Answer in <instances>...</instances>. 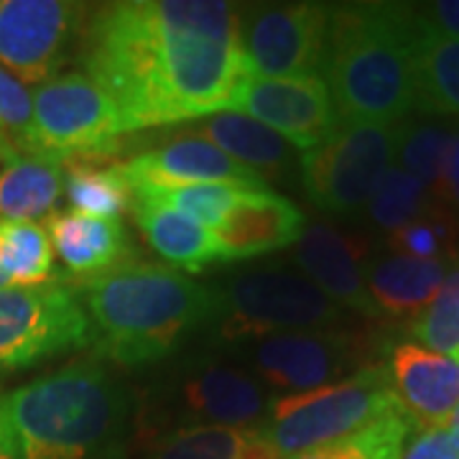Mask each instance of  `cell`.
Segmentation results:
<instances>
[{
  "label": "cell",
  "instance_id": "cell-1",
  "mask_svg": "<svg viewBox=\"0 0 459 459\" xmlns=\"http://www.w3.org/2000/svg\"><path fill=\"white\" fill-rule=\"evenodd\" d=\"M82 65L126 133L225 113L250 74L240 11L214 0L102 5L84 31Z\"/></svg>",
  "mask_w": 459,
  "mask_h": 459
},
{
  "label": "cell",
  "instance_id": "cell-2",
  "mask_svg": "<svg viewBox=\"0 0 459 459\" xmlns=\"http://www.w3.org/2000/svg\"><path fill=\"white\" fill-rule=\"evenodd\" d=\"M82 304L100 355L126 368L169 358L222 309L220 291L177 268L133 258L84 281Z\"/></svg>",
  "mask_w": 459,
  "mask_h": 459
},
{
  "label": "cell",
  "instance_id": "cell-3",
  "mask_svg": "<svg viewBox=\"0 0 459 459\" xmlns=\"http://www.w3.org/2000/svg\"><path fill=\"white\" fill-rule=\"evenodd\" d=\"M416 5H329L322 69L340 120L395 126L416 108Z\"/></svg>",
  "mask_w": 459,
  "mask_h": 459
},
{
  "label": "cell",
  "instance_id": "cell-4",
  "mask_svg": "<svg viewBox=\"0 0 459 459\" xmlns=\"http://www.w3.org/2000/svg\"><path fill=\"white\" fill-rule=\"evenodd\" d=\"M26 459H120L131 395L98 360H80L3 395Z\"/></svg>",
  "mask_w": 459,
  "mask_h": 459
},
{
  "label": "cell",
  "instance_id": "cell-5",
  "mask_svg": "<svg viewBox=\"0 0 459 459\" xmlns=\"http://www.w3.org/2000/svg\"><path fill=\"white\" fill-rule=\"evenodd\" d=\"M398 409L385 362H373L350 377L307 394H286L268 403L261 427L265 442L289 459L352 437L388 411Z\"/></svg>",
  "mask_w": 459,
  "mask_h": 459
},
{
  "label": "cell",
  "instance_id": "cell-6",
  "mask_svg": "<svg viewBox=\"0 0 459 459\" xmlns=\"http://www.w3.org/2000/svg\"><path fill=\"white\" fill-rule=\"evenodd\" d=\"M220 337L225 342L273 337L283 332L332 329L342 325L344 309L304 273L265 265L230 281L220 291Z\"/></svg>",
  "mask_w": 459,
  "mask_h": 459
},
{
  "label": "cell",
  "instance_id": "cell-7",
  "mask_svg": "<svg viewBox=\"0 0 459 459\" xmlns=\"http://www.w3.org/2000/svg\"><path fill=\"white\" fill-rule=\"evenodd\" d=\"M120 135L126 131L113 100L87 74H56L36 90L29 153L95 164L113 156Z\"/></svg>",
  "mask_w": 459,
  "mask_h": 459
},
{
  "label": "cell",
  "instance_id": "cell-8",
  "mask_svg": "<svg viewBox=\"0 0 459 459\" xmlns=\"http://www.w3.org/2000/svg\"><path fill=\"white\" fill-rule=\"evenodd\" d=\"M398 123L340 120L337 128L301 156V184L316 210L350 214L368 207L380 177L394 166Z\"/></svg>",
  "mask_w": 459,
  "mask_h": 459
},
{
  "label": "cell",
  "instance_id": "cell-9",
  "mask_svg": "<svg viewBox=\"0 0 459 459\" xmlns=\"http://www.w3.org/2000/svg\"><path fill=\"white\" fill-rule=\"evenodd\" d=\"M92 327L82 296L65 283L0 289V373L82 350Z\"/></svg>",
  "mask_w": 459,
  "mask_h": 459
},
{
  "label": "cell",
  "instance_id": "cell-10",
  "mask_svg": "<svg viewBox=\"0 0 459 459\" xmlns=\"http://www.w3.org/2000/svg\"><path fill=\"white\" fill-rule=\"evenodd\" d=\"M329 5L283 3L240 13V49L255 77L316 74L325 59Z\"/></svg>",
  "mask_w": 459,
  "mask_h": 459
},
{
  "label": "cell",
  "instance_id": "cell-11",
  "mask_svg": "<svg viewBox=\"0 0 459 459\" xmlns=\"http://www.w3.org/2000/svg\"><path fill=\"white\" fill-rule=\"evenodd\" d=\"M368 355L365 340L352 332L307 329L261 340L253 352V365L268 385L289 394H307L373 365Z\"/></svg>",
  "mask_w": 459,
  "mask_h": 459
},
{
  "label": "cell",
  "instance_id": "cell-12",
  "mask_svg": "<svg viewBox=\"0 0 459 459\" xmlns=\"http://www.w3.org/2000/svg\"><path fill=\"white\" fill-rule=\"evenodd\" d=\"M82 3L65 0H3L0 3V66L23 84L56 77L66 49L80 31Z\"/></svg>",
  "mask_w": 459,
  "mask_h": 459
},
{
  "label": "cell",
  "instance_id": "cell-13",
  "mask_svg": "<svg viewBox=\"0 0 459 459\" xmlns=\"http://www.w3.org/2000/svg\"><path fill=\"white\" fill-rule=\"evenodd\" d=\"M225 113L247 115L301 151H312L319 146L340 123L327 82L319 74H301V77L247 74L238 84Z\"/></svg>",
  "mask_w": 459,
  "mask_h": 459
},
{
  "label": "cell",
  "instance_id": "cell-14",
  "mask_svg": "<svg viewBox=\"0 0 459 459\" xmlns=\"http://www.w3.org/2000/svg\"><path fill=\"white\" fill-rule=\"evenodd\" d=\"M304 214L291 199L265 184L247 186L212 230L217 261H246L294 246L304 230Z\"/></svg>",
  "mask_w": 459,
  "mask_h": 459
},
{
  "label": "cell",
  "instance_id": "cell-15",
  "mask_svg": "<svg viewBox=\"0 0 459 459\" xmlns=\"http://www.w3.org/2000/svg\"><path fill=\"white\" fill-rule=\"evenodd\" d=\"M294 263L307 279L342 309L360 312L368 319H380L365 286V247L327 222L304 225L294 243Z\"/></svg>",
  "mask_w": 459,
  "mask_h": 459
},
{
  "label": "cell",
  "instance_id": "cell-16",
  "mask_svg": "<svg viewBox=\"0 0 459 459\" xmlns=\"http://www.w3.org/2000/svg\"><path fill=\"white\" fill-rule=\"evenodd\" d=\"M385 368L395 401L413 429L444 427L449 421L459 403V362L406 340L391 347Z\"/></svg>",
  "mask_w": 459,
  "mask_h": 459
},
{
  "label": "cell",
  "instance_id": "cell-17",
  "mask_svg": "<svg viewBox=\"0 0 459 459\" xmlns=\"http://www.w3.org/2000/svg\"><path fill=\"white\" fill-rule=\"evenodd\" d=\"M131 192L179 186V184H210V181H235V184H265L247 166L232 161L228 153L212 146L202 135H179L164 146L148 148L128 164H120Z\"/></svg>",
  "mask_w": 459,
  "mask_h": 459
},
{
  "label": "cell",
  "instance_id": "cell-18",
  "mask_svg": "<svg viewBox=\"0 0 459 459\" xmlns=\"http://www.w3.org/2000/svg\"><path fill=\"white\" fill-rule=\"evenodd\" d=\"M51 247L74 276L98 279L131 261L128 232L120 220H100L74 210L51 212L44 222Z\"/></svg>",
  "mask_w": 459,
  "mask_h": 459
},
{
  "label": "cell",
  "instance_id": "cell-19",
  "mask_svg": "<svg viewBox=\"0 0 459 459\" xmlns=\"http://www.w3.org/2000/svg\"><path fill=\"white\" fill-rule=\"evenodd\" d=\"M449 273L444 258L383 255L365 265V286L376 304L377 316L416 319L439 294Z\"/></svg>",
  "mask_w": 459,
  "mask_h": 459
},
{
  "label": "cell",
  "instance_id": "cell-20",
  "mask_svg": "<svg viewBox=\"0 0 459 459\" xmlns=\"http://www.w3.org/2000/svg\"><path fill=\"white\" fill-rule=\"evenodd\" d=\"M181 401L197 421L212 427H250L268 413L261 385L247 373L220 365L186 377Z\"/></svg>",
  "mask_w": 459,
  "mask_h": 459
},
{
  "label": "cell",
  "instance_id": "cell-21",
  "mask_svg": "<svg viewBox=\"0 0 459 459\" xmlns=\"http://www.w3.org/2000/svg\"><path fill=\"white\" fill-rule=\"evenodd\" d=\"M62 192V161L39 153H16L0 169V220L36 222L39 217H49Z\"/></svg>",
  "mask_w": 459,
  "mask_h": 459
},
{
  "label": "cell",
  "instance_id": "cell-22",
  "mask_svg": "<svg viewBox=\"0 0 459 459\" xmlns=\"http://www.w3.org/2000/svg\"><path fill=\"white\" fill-rule=\"evenodd\" d=\"M202 138L228 153L232 161L247 166L263 181L265 177H279L294 164L291 143L268 126L240 113H214L204 117L199 126Z\"/></svg>",
  "mask_w": 459,
  "mask_h": 459
},
{
  "label": "cell",
  "instance_id": "cell-23",
  "mask_svg": "<svg viewBox=\"0 0 459 459\" xmlns=\"http://www.w3.org/2000/svg\"><path fill=\"white\" fill-rule=\"evenodd\" d=\"M413 84L416 108L421 113L459 117V39L431 31L419 21L413 44Z\"/></svg>",
  "mask_w": 459,
  "mask_h": 459
},
{
  "label": "cell",
  "instance_id": "cell-24",
  "mask_svg": "<svg viewBox=\"0 0 459 459\" xmlns=\"http://www.w3.org/2000/svg\"><path fill=\"white\" fill-rule=\"evenodd\" d=\"M135 202V225L143 232L146 243L166 263L177 265L181 271L197 273L217 261L212 230L195 222L186 214L166 210L151 202Z\"/></svg>",
  "mask_w": 459,
  "mask_h": 459
},
{
  "label": "cell",
  "instance_id": "cell-25",
  "mask_svg": "<svg viewBox=\"0 0 459 459\" xmlns=\"http://www.w3.org/2000/svg\"><path fill=\"white\" fill-rule=\"evenodd\" d=\"M153 459H283L261 429L192 424L156 446Z\"/></svg>",
  "mask_w": 459,
  "mask_h": 459
},
{
  "label": "cell",
  "instance_id": "cell-26",
  "mask_svg": "<svg viewBox=\"0 0 459 459\" xmlns=\"http://www.w3.org/2000/svg\"><path fill=\"white\" fill-rule=\"evenodd\" d=\"M65 195L72 210L100 220H120L133 192L120 166L65 164Z\"/></svg>",
  "mask_w": 459,
  "mask_h": 459
},
{
  "label": "cell",
  "instance_id": "cell-27",
  "mask_svg": "<svg viewBox=\"0 0 459 459\" xmlns=\"http://www.w3.org/2000/svg\"><path fill=\"white\" fill-rule=\"evenodd\" d=\"M0 271L13 286H41L54 273V247L44 225L0 220Z\"/></svg>",
  "mask_w": 459,
  "mask_h": 459
},
{
  "label": "cell",
  "instance_id": "cell-28",
  "mask_svg": "<svg viewBox=\"0 0 459 459\" xmlns=\"http://www.w3.org/2000/svg\"><path fill=\"white\" fill-rule=\"evenodd\" d=\"M247 186L255 184H235V181H210V184H179V186H159V189H143L135 192L133 199L151 202L166 210L186 214L195 222L214 230L228 210L235 204V199L246 192Z\"/></svg>",
  "mask_w": 459,
  "mask_h": 459
},
{
  "label": "cell",
  "instance_id": "cell-29",
  "mask_svg": "<svg viewBox=\"0 0 459 459\" xmlns=\"http://www.w3.org/2000/svg\"><path fill=\"white\" fill-rule=\"evenodd\" d=\"M411 431L413 424L398 406L376 419L373 424L355 431L352 437H344L340 442L325 444L289 459H401Z\"/></svg>",
  "mask_w": 459,
  "mask_h": 459
},
{
  "label": "cell",
  "instance_id": "cell-30",
  "mask_svg": "<svg viewBox=\"0 0 459 459\" xmlns=\"http://www.w3.org/2000/svg\"><path fill=\"white\" fill-rule=\"evenodd\" d=\"M429 189L401 166H388L368 202V214L383 232H395L424 217Z\"/></svg>",
  "mask_w": 459,
  "mask_h": 459
},
{
  "label": "cell",
  "instance_id": "cell-31",
  "mask_svg": "<svg viewBox=\"0 0 459 459\" xmlns=\"http://www.w3.org/2000/svg\"><path fill=\"white\" fill-rule=\"evenodd\" d=\"M409 332L413 342L459 362V265L446 273L439 294L411 322Z\"/></svg>",
  "mask_w": 459,
  "mask_h": 459
},
{
  "label": "cell",
  "instance_id": "cell-32",
  "mask_svg": "<svg viewBox=\"0 0 459 459\" xmlns=\"http://www.w3.org/2000/svg\"><path fill=\"white\" fill-rule=\"evenodd\" d=\"M449 141L452 133L439 123H398V166L421 181L429 192H434L442 177L444 153Z\"/></svg>",
  "mask_w": 459,
  "mask_h": 459
},
{
  "label": "cell",
  "instance_id": "cell-33",
  "mask_svg": "<svg viewBox=\"0 0 459 459\" xmlns=\"http://www.w3.org/2000/svg\"><path fill=\"white\" fill-rule=\"evenodd\" d=\"M33 126V95L29 87L0 66V138L5 143V159L29 153Z\"/></svg>",
  "mask_w": 459,
  "mask_h": 459
},
{
  "label": "cell",
  "instance_id": "cell-34",
  "mask_svg": "<svg viewBox=\"0 0 459 459\" xmlns=\"http://www.w3.org/2000/svg\"><path fill=\"white\" fill-rule=\"evenodd\" d=\"M452 235L449 225L439 220H413L406 228L391 232V246L395 255L409 258H439L444 240Z\"/></svg>",
  "mask_w": 459,
  "mask_h": 459
},
{
  "label": "cell",
  "instance_id": "cell-35",
  "mask_svg": "<svg viewBox=\"0 0 459 459\" xmlns=\"http://www.w3.org/2000/svg\"><path fill=\"white\" fill-rule=\"evenodd\" d=\"M401 459H459V446L446 427H429L411 431Z\"/></svg>",
  "mask_w": 459,
  "mask_h": 459
},
{
  "label": "cell",
  "instance_id": "cell-36",
  "mask_svg": "<svg viewBox=\"0 0 459 459\" xmlns=\"http://www.w3.org/2000/svg\"><path fill=\"white\" fill-rule=\"evenodd\" d=\"M416 16L431 31L459 39V0H437L427 5H416Z\"/></svg>",
  "mask_w": 459,
  "mask_h": 459
},
{
  "label": "cell",
  "instance_id": "cell-37",
  "mask_svg": "<svg viewBox=\"0 0 459 459\" xmlns=\"http://www.w3.org/2000/svg\"><path fill=\"white\" fill-rule=\"evenodd\" d=\"M0 459H26L21 452L16 434L11 429V421L5 416V406H3V395H0Z\"/></svg>",
  "mask_w": 459,
  "mask_h": 459
},
{
  "label": "cell",
  "instance_id": "cell-38",
  "mask_svg": "<svg viewBox=\"0 0 459 459\" xmlns=\"http://www.w3.org/2000/svg\"><path fill=\"white\" fill-rule=\"evenodd\" d=\"M446 427V431H449V437L455 439V444L459 446V403L455 406V411H452V416H449V421L444 424Z\"/></svg>",
  "mask_w": 459,
  "mask_h": 459
},
{
  "label": "cell",
  "instance_id": "cell-39",
  "mask_svg": "<svg viewBox=\"0 0 459 459\" xmlns=\"http://www.w3.org/2000/svg\"><path fill=\"white\" fill-rule=\"evenodd\" d=\"M0 289H13V283H11V279L0 271Z\"/></svg>",
  "mask_w": 459,
  "mask_h": 459
},
{
  "label": "cell",
  "instance_id": "cell-40",
  "mask_svg": "<svg viewBox=\"0 0 459 459\" xmlns=\"http://www.w3.org/2000/svg\"><path fill=\"white\" fill-rule=\"evenodd\" d=\"M0 159H5V143H3V138H0Z\"/></svg>",
  "mask_w": 459,
  "mask_h": 459
}]
</instances>
